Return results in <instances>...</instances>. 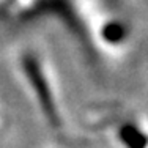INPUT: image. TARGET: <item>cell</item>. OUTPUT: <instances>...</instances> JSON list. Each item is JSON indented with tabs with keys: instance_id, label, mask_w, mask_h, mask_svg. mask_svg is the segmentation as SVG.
<instances>
[{
	"instance_id": "obj_1",
	"label": "cell",
	"mask_w": 148,
	"mask_h": 148,
	"mask_svg": "<svg viewBox=\"0 0 148 148\" xmlns=\"http://www.w3.org/2000/svg\"><path fill=\"white\" fill-rule=\"evenodd\" d=\"M22 65H24V69H25L27 77H29L35 93L38 95V99H40V104L43 107V110L46 112V115L49 118L55 120V106H54V101H52V95L47 88V82H46L38 63L35 62L33 57L25 55L22 60Z\"/></svg>"
},
{
	"instance_id": "obj_2",
	"label": "cell",
	"mask_w": 148,
	"mask_h": 148,
	"mask_svg": "<svg viewBox=\"0 0 148 148\" xmlns=\"http://www.w3.org/2000/svg\"><path fill=\"white\" fill-rule=\"evenodd\" d=\"M120 137H121V140L129 148H145V145H147L145 136L131 125L123 126L121 131H120Z\"/></svg>"
},
{
	"instance_id": "obj_3",
	"label": "cell",
	"mask_w": 148,
	"mask_h": 148,
	"mask_svg": "<svg viewBox=\"0 0 148 148\" xmlns=\"http://www.w3.org/2000/svg\"><path fill=\"white\" fill-rule=\"evenodd\" d=\"M123 35H125V30H123V27L118 25V24H109L104 29V38L109 41H114V43H117V41L121 40Z\"/></svg>"
}]
</instances>
